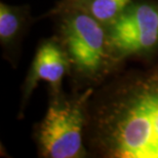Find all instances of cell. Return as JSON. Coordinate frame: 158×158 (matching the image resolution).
Wrapping results in <instances>:
<instances>
[{"label":"cell","mask_w":158,"mask_h":158,"mask_svg":"<svg viewBox=\"0 0 158 158\" xmlns=\"http://www.w3.org/2000/svg\"><path fill=\"white\" fill-rule=\"evenodd\" d=\"M84 138L99 157L158 158V64L94 90Z\"/></svg>","instance_id":"obj_1"},{"label":"cell","mask_w":158,"mask_h":158,"mask_svg":"<svg viewBox=\"0 0 158 158\" xmlns=\"http://www.w3.org/2000/svg\"><path fill=\"white\" fill-rule=\"evenodd\" d=\"M56 18V37L67 53L70 76L78 85L96 87L117 71L110 56L106 27L78 10L61 11Z\"/></svg>","instance_id":"obj_2"},{"label":"cell","mask_w":158,"mask_h":158,"mask_svg":"<svg viewBox=\"0 0 158 158\" xmlns=\"http://www.w3.org/2000/svg\"><path fill=\"white\" fill-rule=\"evenodd\" d=\"M94 87L80 94L50 93L46 113L34 127L38 156L43 158H84L88 155L83 139L87 108Z\"/></svg>","instance_id":"obj_3"},{"label":"cell","mask_w":158,"mask_h":158,"mask_svg":"<svg viewBox=\"0 0 158 158\" xmlns=\"http://www.w3.org/2000/svg\"><path fill=\"white\" fill-rule=\"evenodd\" d=\"M106 29L117 68L128 59L151 60L158 53V1L132 0Z\"/></svg>","instance_id":"obj_4"},{"label":"cell","mask_w":158,"mask_h":158,"mask_svg":"<svg viewBox=\"0 0 158 158\" xmlns=\"http://www.w3.org/2000/svg\"><path fill=\"white\" fill-rule=\"evenodd\" d=\"M70 63L67 53L58 37L55 36L41 41L22 86L23 94L20 117L33 90L40 81L48 82L50 93H60L63 90V80L67 75L70 76Z\"/></svg>","instance_id":"obj_5"},{"label":"cell","mask_w":158,"mask_h":158,"mask_svg":"<svg viewBox=\"0 0 158 158\" xmlns=\"http://www.w3.org/2000/svg\"><path fill=\"white\" fill-rule=\"evenodd\" d=\"M31 23L29 5L0 3V44L11 63L18 56L21 41Z\"/></svg>","instance_id":"obj_6"},{"label":"cell","mask_w":158,"mask_h":158,"mask_svg":"<svg viewBox=\"0 0 158 158\" xmlns=\"http://www.w3.org/2000/svg\"><path fill=\"white\" fill-rule=\"evenodd\" d=\"M131 1L132 0H60L43 17H52L66 10H78L89 15L107 27L119 17Z\"/></svg>","instance_id":"obj_7"}]
</instances>
